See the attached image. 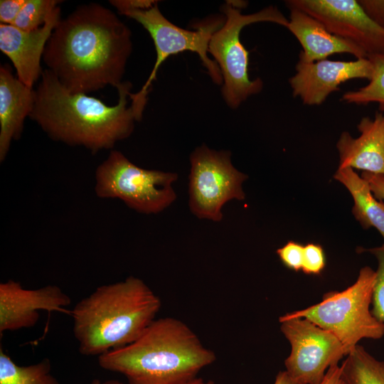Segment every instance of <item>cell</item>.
Here are the masks:
<instances>
[{
	"mask_svg": "<svg viewBox=\"0 0 384 384\" xmlns=\"http://www.w3.org/2000/svg\"><path fill=\"white\" fill-rule=\"evenodd\" d=\"M161 306L159 297L135 277L98 287L70 311L80 353L100 356L134 342Z\"/></svg>",
	"mask_w": 384,
	"mask_h": 384,
	"instance_id": "277c9868",
	"label": "cell"
},
{
	"mask_svg": "<svg viewBox=\"0 0 384 384\" xmlns=\"http://www.w3.org/2000/svg\"><path fill=\"white\" fill-rule=\"evenodd\" d=\"M215 358L186 324L164 317L134 342L98 356V363L123 375L128 384H185Z\"/></svg>",
	"mask_w": 384,
	"mask_h": 384,
	"instance_id": "3957f363",
	"label": "cell"
},
{
	"mask_svg": "<svg viewBox=\"0 0 384 384\" xmlns=\"http://www.w3.org/2000/svg\"><path fill=\"white\" fill-rule=\"evenodd\" d=\"M102 384H123L117 380H108ZM185 384H215L212 380H204L201 378H195L194 379L186 383Z\"/></svg>",
	"mask_w": 384,
	"mask_h": 384,
	"instance_id": "4dcf8cb0",
	"label": "cell"
},
{
	"mask_svg": "<svg viewBox=\"0 0 384 384\" xmlns=\"http://www.w3.org/2000/svg\"><path fill=\"white\" fill-rule=\"evenodd\" d=\"M70 303V298L56 285L28 289L16 281L1 282L0 334L35 326L41 310L70 314V311L65 309Z\"/></svg>",
	"mask_w": 384,
	"mask_h": 384,
	"instance_id": "4fadbf2b",
	"label": "cell"
},
{
	"mask_svg": "<svg viewBox=\"0 0 384 384\" xmlns=\"http://www.w3.org/2000/svg\"><path fill=\"white\" fill-rule=\"evenodd\" d=\"M220 11L225 22L211 36L208 53L213 55L220 70L223 97L228 107L236 109L249 97L260 92L263 87L260 78L252 80L249 78V53L240 39L242 29L258 22H271L287 28L289 20L272 6L253 14H242L238 5L227 1Z\"/></svg>",
	"mask_w": 384,
	"mask_h": 384,
	"instance_id": "52a82bcc",
	"label": "cell"
},
{
	"mask_svg": "<svg viewBox=\"0 0 384 384\" xmlns=\"http://www.w3.org/2000/svg\"><path fill=\"white\" fill-rule=\"evenodd\" d=\"M361 177L368 182L375 197L384 201V175L363 171Z\"/></svg>",
	"mask_w": 384,
	"mask_h": 384,
	"instance_id": "83f0119b",
	"label": "cell"
},
{
	"mask_svg": "<svg viewBox=\"0 0 384 384\" xmlns=\"http://www.w3.org/2000/svg\"><path fill=\"white\" fill-rule=\"evenodd\" d=\"M60 1L26 0L13 26L25 31H35L44 25Z\"/></svg>",
	"mask_w": 384,
	"mask_h": 384,
	"instance_id": "7402d4cb",
	"label": "cell"
},
{
	"mask_svg": "<svg viewBox=\"0 0 384 384\" xmlns=\"http://www.w3.org/2000/svg\"><path fill=\"white\" fill-rule=\"evenodd\" d=\"M321 384H346L338 364L331 366L326 373Z\"/></svg>",
	"mask_w": 384,
	"mask_h": 384,
	"instance_id": "f1b7e54d",
	"label": "cell"
},
{
	"mask_svg": "<svg viewBox=\"0 0 384 384\" xmlns=\"http://www.w3.org/2000/svg\"><path fill=\"white\" fill-rule=\"evenodd\" d=\"M361 134L353 138L343 132L336 143L338 168H351L384 175V113L373 119L363 117L357 126Z\"/></svg>",
	"mask_w": 384,
	"mask_h": 384,
	"instance_id": "9a60e30c",
	"label": "cell"
},
{
	"mask_svg": "<svg viewBox=\"0 0 384 384\" xmlns=\"http://www.w3.org/2000/svg\"><path fill=\"white\" fill-rule=\"evenodd\" d=\"M296 73L289 79L294 97L307 105H320L338 86L351 79H370L373 64L368 58L353 61L322 60L307 63L299 59Z\"/></svg>",
	"mask_w": 384,
	"mask_h": 384,
	"instance_id": "7c38bea8",
	"label": "cell"
},
{
	"mask_svg": "<svg viewBox=\"0 0 384 384\" xmlns=\"http://www.w3.org/2000/svg\"><path fill=\"white\" fill-rule=\"evenodd\" d=\"M367 15L384 28V0H358Z\"/></svg>",
	"mask_w": 384,
	"mask_h": 384,
	"instance_id": "4316f807",
	"label": "cell"
},
{
	"mask_svg": "<svg viewBox=\"0 0 384 384\" xmlns=\"http://www.w3.org/2000/svg\"><path fill=\"white\" fill-rule=\"evenodd\" d=\"M130 82L117 87L114 106L85 93H71L48 69L43 71L35 90L36 100L29 117L53 140L82 146L93 154L111 149L129 137L137 120L131 105Z\"/></svg>",
	"mask_w": 384,
	"mask_h": 384,
	"instance_id": "7a4b0ae2",
	"label": "cell"
},
{
	"mask_svg": "<svg viewBox=\"0 0 384 384\" xmlns=\"http://www.w3.org/2000/svg\"><path fill=\"white\" fill-rule=\"evenodd\" d=\"M280 329L291 345L284 361L286 371L301 384H321L326 371L346 356V351L331 332L304 318L279 317Z\"/></svg>",
	"mask_w": 384,
	"mask_h": 384,
	"instance_id": "30bf717a",
	"label": "cell"
},
{
	"mask_svg": "<svg viewBox=\"0 0 384 384\" xmlns=\"http://www.w3.org/2000/svg\"><path fill=\"white\" fill-rule=\"evenodd\" d=\"M36 92L15 78L9 65L0 67V161L13 140L21 137L24 120L33 109Z\"/></svg>",
	"mask_w": 384,
	"mask_h": 384,
	"instance_id": "2e32d148",
	"label": "cell"
},
{
	"mask_svg": "<svg viewBox=\"0 0 384 384\" xmlns=\"http://www.w3.org/2000/svg\"><path fill=\"white\" fill-rule=\"evenodd\" d=\"M375 279V271L363 267L356 281L348 288L326 292L319 303L280 317L309 319L334 334L348 355L361 339L376 340L384 336V323L378 320L370 309Z\"/></svg>",
	"mask_w": 384,
	"mask_h": 384,
	"instance_id": "8992f818",
	"label": "cell"
},
{
	"mask_svg": "<svg viewBox=\"0 0 384 384\" xmlns=\"http://www.w3.org/2000/svg\"><path fill=\"white\" fill-rule=\"evenodd\" d=\"M90 384H102L100 380L95 378L93 379Z\"/></svg>",
	"mask_w": 384,
	"mask_h": 384,
	"instance_id": "1f68e13d",
	"label": "cell"
},
{
	"mask_svg": "<svg viewBox=\"0 0 384 384\" xmlns=\"http://www.w3.org/2000/svg\"><path fill=\"white\" fill-rule=\"evenodd\" d=\"M298 9L321 22L334 35L348 40L368 55L384 53V28L375 23L356 0H289Z\"/></svg>",
	"mask_w": 384,
	"mask_h": 384,
	"instance_id": "8fae6325",
	"label": "cell"
},
{
	"mask_svg": "<svg viewBox=\"0 0 384 384\" xmlns=\"http://www.w3.org/2000/svg\"><path fill=\"white\" fill-rule=\"evenodd\" d=\"M334 178L353 197L352 213L361 225L375 228L384 238V201L375 197L368 182L351 168H338Z\"/></svg>",
	"mask_w": 384,
	"mask_h": 384,
	"instance_id": "ac0fdd59",
	"label": "cell"
},
{
	"mask_svg": "<svg viewBox=\"0 0 384 384\" xmlns=\"http://www.w3.org/2000/svg\"><path fill=\"white\" fill-rule=\"evenodd\" d=\"M60 20L58 6L41 28L25 31L13 25L0 24V50L12 62L18 79L33 88L41 77V60L46 46L55 27Z\"/></svg>",
	"mask_w": 384,
	"mask_h": 384,
	"instance_id": "5bb4252c",
	"label": "cell"
},
{
	"mask_svg": "<svg viewBox=\"0 0 384 384\" xmlns=\"http://www.w3.org/2000/svg\"><path fill=\"white\" fill-rule=\"evenodd\" d=\"M190 163L191 211L198 218L220 221L227 202L245 199L242 183L247 176L233 166L230 151H216L205 144L191 153Z\"/></svg>",
	"mask_w": 384,
	"mask_h": 384,
	"instance_id": "9c48e42d",
	"label": "cell"
},
{
	"mask_svg": "<svg viewBox=\"0 0 384 384\" xmlns=\"http://www.w3.org/2000/svg\"><path fill=\"white\" fill-rule=\"evenodd\" d=\"M177 174L137 166L119 151H111L95 172V191L103 198H119L139 213L161 212L176 198Z\"/></svg>",
	"mask_w": 384,
	"mask_h": 384,
	"instance_id": "ba28073f",
	"label": "cell"
},
{
	"mask_svg": "<svg viewBox=\"0 0 384 384\" xmlns=\"http://www.w3.org/2000/svg\"><path fill=\"white\" fill-rule=\"evenodd\" d=\"M131 36L111 10L95 3L82 5L58 21L43 60L71 93L117 88L132 50Z\"/></svg>",
	"mask_w": 384,
	"mask_h": 384,
	"instance_id": "6da1fadb",
	"label": "cell"
},
{
	"mask_svg": "<svg viewBox=\"0 0 384 384\" xmlns=\"http://www.w3.org/2000/svg\"><path fill=\"white\" fill-rule=\"evenodd\" d=\"M358 251L370 253L378 261L373 290L371 313L378 320L384 323V244L372 248H361Z\"/></svg>",
	"mask_w": 384,
	"mask_h": 384,
	"instance_id": "603a6c76",
	"label": "cell"
},
{
	"mask_svg": "<svg viewBox=\"0 0 384 384\" xmlns=\"http://www.w3.org/2000/svg\"><path fill=\"white\" fill-rule=\"evenodd\" d=\"M341 363L346 384H384V361H378L357 345Z\"/></svg>",
	"mask_w": 384,
	"mask_h": 384,
	"instance_id": "d6986e66",
	"label": "cell"
},
{
	"mask_svg": "<svg viewBox=\"0 0 384 384\" xmlns=\"http://www.w3.org/2000/svg\"><path fill=\"white\" fill-rule=\"evenodd\" d=\"M326 265L323 247L319 244L308 243L304 247L302 270L306 274H319Z\"/></svg>",
	"mask_w": 384,
	"mask_h": 384,
	"instance_id": "cb8c5ba5",
	"label": "cell"
},
{
	"mask_svg": "<svg viewBox=\"0 0 384 384\" xmlns=\"http://www.w3.org/2000/svg\"><path fill=\"white\" fill-rule=\"evenodd\" d=\"M50 370L48 358L35 364L20 366L0 348V384H60Z\"/></svg>",
	"mask_w": 384,
	"mask_h": 384,
	"instance_id": "ffe728a7",
	"label": "cell"
},
{
	"mask_svg": "<svg viewBox=\"0 0 384 384\" xmlns=\"http://www.w3.org/2000/svg\"><path fill=\"white\" fill-rule=\"evenodd\" d=\"M368 58L373 64L369 83L357 90L345 92L341 100L358 105L377 102L379 111L384 113V53L370 55Z\"/></svg>",
	"mask_w": 384,
	"mask_h": 384,
	"instance_id": "44dd1931",
	"label": "cell"
},
{
	"mask_svg": "<svg viewBox=\"0 0 384 384\" xmlns=\"http://www.w3.org/2000/svg\"><path fill=\"white\" fill-rule=\"evenodd\" d=\"M25 2L26 0H1V23L13 25Z\"/></svg>",
	"mask_w": 384,
	"mask_h": 384,
	"instance_id": "484cf974",
	"label": "cell"
},
{
	"mask_svg": "<svg viewBox=\"0 0 384 384\" xmlns=\"http://www.w3.org/2000/svg\"><path fill=\"white\" fill-rule=\"evenodd\" d=\"M274 384H301L294 380L286 370L279 371L275 378Z\"/></svg>",
	"mask_w": 384,
	"mask_h": 384,
	"instance_id": "f546056e",
	"label": "cell"
},
{
	"mask_svg": "<svg viewBox=\"0 0 384 384\" xmlns=\"http://www.w3.org/2000/svg\"><path fill=\"white\" fill-rule=\"evenodd\" d=\"M304 247L297 242L290 240L278 248L277 254L286 267L298 272L302 267Z\"/></svg>",
	"mask_w": 384,
	"mask_h": 384,
	"instance_id": "d4e9b609",
	"label": "cell"
},
{
	"mask_svg": "<svg viewBox=\"0 0 384 384\" xmlns=\"http://www.w3.org/2000/svg\"><path fill=\"white\" fill-rule=\"evenodd\" d=\"M110 3L121 14L135 20L147 31L156 50V61L148 79L139 92L129 95L130 105L137 121L142 117L147 95L161 65L171 55L184 51L196 53L213 81L218 85L223 83L218 64L208 54L211 36L225 22L223 14L208 17L191 31L169 21L160 11L156 1L112 0Z\"/></svg>",
	"mask_w": 384,
	"mask_h": 384,
	"instance_id": "5b68a950",
	"label": "cell"
},
{
	"mask_svg": "<svg viewBox=\"0 0 384 384\" xmlns=\"http://www.w3.org/2000/svg\"><path fill=\"white\" fill-rule=\"evenodd\" d=\"M287 27L303 48L299 59L307 63L325 60L336 53H349L357 59L368 58L366 53L353 43L330 33L325 26L306 13L289 9Z\"/></svg>",
	"mask_w": 384,
	"mask_h": 384,
	"instance_id": "e0dca14e",
	"label": "cell"
}]
</instances>
